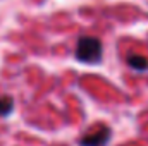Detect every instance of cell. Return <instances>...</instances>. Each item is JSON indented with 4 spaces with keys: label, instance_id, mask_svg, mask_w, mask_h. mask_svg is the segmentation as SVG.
Masks as SVG:
<instances>
[{
    "label": "cell",
    "instance_id": "obj_1",
    "mask_svg": "<svg viewBox=\"0 0 148 146\" xmlns=\"http://www.w3.org/2000/svg\"><path fill=\"white\" fill-rule=\"evenodd\" d=\"M103 57L102 43L95 36H83L79 38L76 46V59L83 64H98Z\"/></svg>",
    "mask_w": 148,
    "mask_h": 146
},
{
    "label": "cell",
    "instance_id": "obj_2",
    "mask_svg": "<svg viewBox=\"0 0 148 146\" xmlns=\"http://www.w3.org/2000/svg\"><path fill=\"white\" fill-rule=\"evenodd\" d=\"M110 138H112V131L107 126H103V127L97 129L95 132H90V134L83 136L79 139V145L81 146H105L110 141Z\"/></svg>",
    "mask_w": 148,
    "mask_h": 146
},
{
    "label": "cell",
    "instance_id": "obj_3",
    "mask_svg": "<svg viewBox=\"0 0 148 146\" xmlns=\"http://www.w3.org/2000/svg\"><path fill=\"white\" fill-rule=\"evenodd\" d=\"M127 65L133 69V71H140V72H143V71H148V59L147 57H143V55H129L127 57Z\"/></svg>",
    "mask_w": 148,
    "mask_h": 146
},
{
    "label": "cell",
    "instance_id": "obj_4",
    "mask_svg": "<svg viewBox=\"0 0 148 146\" xmlns=\"http://www.w3.org/2000/svg\"><path fill=\"white\" fill-rule=\"evenodd\" d=\"M14 110V98L9 95L0 96V117H7L10 115Z\"/></svg>",
    "mask_w": 148,
    "mask_h": 146
}]
</instances>
